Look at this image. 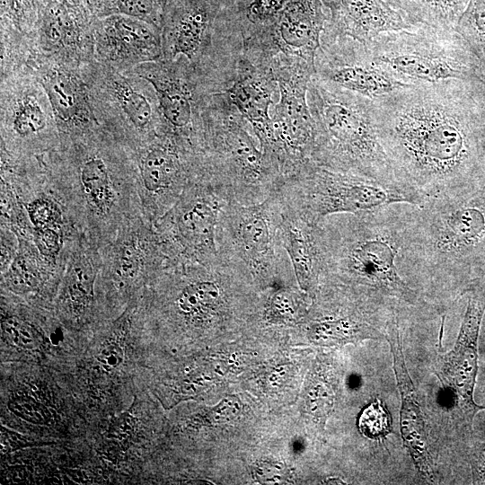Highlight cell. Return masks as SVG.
<instances>
[{
	"label": "cell",
	"instance_id": "cell-1",
	"mask_svg": "<svg viewBox=\"0 0 485 485\" xmlns=\"http://www.w3.org/2000/svg\"><path fill=\"white\" fill-rule=\"evenodd\" d=\"M398 180L427 198L485 185V84L412 85L373 100Z\"/></svg>",
	"mask_w": 485,
	"mask_h": 485
},
{
	"label": "cell",
	"instance_id": "cell-2",
	"mask_svg": "<svg viewBox=\"0 0 485 485\" xmlns=\"http://www.w3.org/2000/svg\"><path fill=\"white\" fill-rule=\"evenodd\" d=\"M411 206L398 203L358 213L331 215L319 223L322 283L363 288L409 306L422 295L401 276L410 234Z\"/></svg>",
	"mask_w": 485,
	"mask_h": 485
},
{
	"label": "cell",
	"instance_id": "cell-3",
	"mask_svg": "<svg viewBox=\"0 0 485 485\" xmlns=\"http://www.w3.org/2000/svg\"><path fill=\"white\" fill-rule=\"evenodd\" d=\"M404 269L429 287L463 294L485 278V185L411 206Z\"/></svg>",
	"mask_w": 485,
	"mask_h": 485
},
{
	"label": "cell",
	"instance_id": "cell-4",
	"mask_svg": "<svg viewBox=\"0 0 485 485\" xmlns=\"http://www.w3.org/2000/svg\"><path fill=\"white\" fill-rule=\"evenodd\" d=\"M307 103L313 124L312 161L334 171L402 183L379 139L373 100L314 74Z\"/></svg>",
	"mask_w": 485,
	"mask_h": 485
},
{
	"label": "cell",
	"instance_id": "cell-5",
	"mask_svg": "<svg viewBox=\"0 0 485 485\" xmlns=\"http://www.w3.org/2000/svg\"><path fill=\"white\" fill-rule=\"evenodd\" d=\"M205 177L226 203L252 205L278 191L284 181L263 153L249 122L225 93H212L198 138Z\"/></svg>",
	"mask_w": 485,
	"mask_h": 485
},
{
	"label": "cell",
	"instance_id": "cell-6",
	"mask_svg": "<svg viewBox=\"0 0 485 485\" xmlns=\"http://www.w3.org/2000/svg\"><path fill=\"white\" fill-rule=\"evenodd\" d=\"M277 192L285 207L312 224L334 214L392 204L419 206L428 198L402 183L334 171L312 160L287 178Z\"/></svg>",
	"mask_w": 485,
	"mask_h": 485
},
{
	"label": "cell",
	"instance_id": "cell-7",
	"mask_svg": "<svg viewBox=\"0 0 485 485\" xmlns=\"http://www.w3.org/2000/svg\"><path fill=\"white\" fill-rule=\"evenodd\" d=\"M367 47L377 63L409 85L452 80L485 84L478 59L454 29L420 26L386 32Z\"/></svg>",
	"mask_w": 485,
	"mask_h": 485
},
{
	"label": "cell",
	"instance_id": "cell-8",
	"mask_svg": "<svg viewBox=\"0 0 485 485\" xmlns=\"http://www.w3.org/2000/svg\"><path fill=\"white\" fill-rule=\"evenodd\" d=\"M280 211L276 191L257 204L226 203L219 216L218 255L242 269L260 286L278 284L294 274L278 236Z\"/></svg>",
	"mask_w": 485,
	"mask_h": 485
},
{
	"label": "cell",
	"instance_id": "cell-9",
	"mask_svg": "<svg viewBox=\"0 0 485 485\" xmlns=\"http://www.w3.org/2000/svg\"><path fill=\"white\" fill-rule=\"evenodd\" d=\"M82 74L98 122L134 152L165 127L155 91L146 79L95 60L83 66Z\"/></svg>",
	"mask_w": 485,
	"mask_h": 485
},
{
	"label": "cell",
	"instance_id": "cell-10",
	"mask_svg": "<svg viewBox=\"0 0 485 485\" xmlns=\"http://www.w3.org/2000/svg\"><path fill=\"white\" fill-rule=\"evenodd\" d=\"M327 14L321 0H287L269 22L242 31V54L276 75L315 74L314 59Z\"/></svg>",
	"mask_w": 485,
	"mask_h": 485
},
{
	"label": "cell",
	"instance_id": "cell-11",
	"mask_svg": "<svg viewBox=\"0 0 485 485\" xmlns=\"http://www.w3.org/2000/svg\"><path fill=\"white\" fill-rule=\"evenodd\" d=\"M217 6L212 0H166L161 26L163 59L184 57L205 76L229 85L241 55L219 42L242 51V43L216 39Z\"/></svg>",
	"mask_w": 485,
	"mask_h": 485
},
{
	"label": "cell",
	"instance_id": "cell-12",
	"mask_svg": "<svg viewBox=\"0 0 485 485\" xmlns=\"http://www.w3.org/2000/svg\"><path fill=\"white\" fill-rule=\"evenodd\" d=\"M2 148L25 157L49 153L61 136L45 88L28 67L0 76Z\"/></svg>",
	"mask_w": 485,
	"mask_h": 485
},
{
	"label": "cell",
	"instance_id": "cell-13",
	"mask_svg": "<svg viewBox=\"0 0 485 485\" xmlns=\"http://www.w3.org/2000/svg\"><path fill=\"white\" fill-rule=\"evenodd\" d=\"M129 71L153 85L167 128L198 149L206 106L212 93L222 86L184 57L144 63Z\"/></svg>",
	"mask_w": 485,
	"mask_h": 485
},
{
	"label": "cell",
	"instance_id": "cell-14",
	"mask_svg": "<svg viewBox=\"0 0 485 485\" xmlns=\"http://www.w3.org/2000/svg\"><path fill=\"white\" fill-rule=\"evenodd\" d=\"M225 204L204 178L186 187L162 226L168 262L207 263L217 258L216 227Z\"/></svg>",
	"mask_w": 485,
	"mask_h": 485
},
{
	"label": "cell",
	"instance_id": "cell-15",
	"mask_svg": "<svg viewBox=\"0 0 485 485\" xmlns=\"http://www.w3.org/2000/svg\"><path fill=\"white\" fill-rule=\"evenodd\" d=\"M96 18L82 0H40L29 65L43 58L82 67L93 61Z\"/></svg>",
	"mask_w": 485,
	"mask_h": 485
},
{
	"label": "cell",
	"instance_id": "cell-16",
	"mask_svg": "<svg viewBox=\"0 0 485 485\" xmlns=\"http://www.w3.org/2000/svg\"><path fill=\"white\" fill-rule=\"evenodd\" d=\"M314 66L321 79L371 100L412 86L377 63L366 45L349 37L321 34Z\"/></svg>",
	"mask_w": 485,
	"mask_h": 485
},
{
	"label": "cell",
	"instance_id": "cell-17",
	"mask_svg": "<svg viewBox=\"0 0 485 485\" xmlns=\"http://www.w3.org/2000/svg\"><path fill=\"white\" fill-rule=\"evenodd\" d=\"M307 72L281 74L276 77L278 101L270 115L276 159L284 181L312 160L313 124L307 103Z\"/></svg>",
	"mask_w": 485,
	"mask_h": 485
},
{
	"label": "cell",
	"instance_id": "cell-18",
	"mask_svg": "<svg viewBox=\"0 0 485 485\" xmlns=\"http://www.w3.org/2000/svg\"><path fill=\"white\" fill-rule=\"evenodd\" d=\"M463 295H467L466 309L453 348L439 357L437 376L454 394L455 403L467 425L485 410L474 401L478 374V340L485 313V282L476 281Z\"/></svg>",
	"mask_w": 485,
	"mask_h": 485
},
{
	"label": "cell",
	"instance_id": "cell-19",
	"mask_svg": "<svg viewBox=\"0 0 485 485\" xmlns=\"http://www.w3.org/2000/svg\"><path fill=\"white\" fill-rule=\"evenodd\" d=\"M94 60L128 72L163 58L161 29L144 21L113 14L94 22Z\"/></svg>",
	"mask_w": 485,
	"mask_h": 485
},
{
	"label": "cell",
	"instance_id": "cell-20",
	"mask_svg": "<svg viewBox=\"0 0 485 485\" xmlns=\"http://www.w3.org/2000/svg\"><path fill=\"white\" fill-rule=\"evenodd\" d=\"M45 88L60 136H75L99 126L82 67L49 59H36L28 66Z\"/></svg>",
	"mask_w": 485,
	"mask_h": 485
},
{
	"label": "cell",
	"instance_id": "cell-21",
	"mask_svg": "<svg viewBox=\"0 0 485 485\" xmlns=\"http://www.w3.org/2000/svg\"><path fill=\"white\" fill-rule=\"evenodd\" d=\"M277 92L278 84L273 74L252 65L242 54L225 93L251 125L260 149L280 172L276 159V143L269 114L273 96Z\"/></svg>",
	"mask_w": 485,
	"mask_h": 485
},
{
	"label": "cell",
	"instance_id": "cell-22",
	"mask_svg": "<svg viewBox=\"0 0 485 485\" xmlns=\"http://www.w3.org/2000/svg\"><path fill=\"white\" fill-rule=\"evenodd\" d=\"M385 331V340L390 344L393 370L401 400L400 428L403 445L413 461L418 474L422 480L432 482L435 479L434 463L428 449L425 419L406 366L396 314L388 320Z\"/></svg>",
	"mask_w": 485,
	"mask_h": 485
},
{
	"label": "cell",
	"instance_id": "cell-23",
	"mask_svg": "<svg viewBox=\"0 0 485 485\" xmlns=\"http://www.w3.org/2000/svg\"><path fill=\"white\" fill-rule=\"evenodd\" d=\"M329 10L322 34L368 45L381 34L417 28L387 0H321Z\"/></svg>",
	"mask_w": 485,
	"mask_h": 485
},
{
	"label": "cell",
	"instance_id": "cell-24",
	"mask_svg": "<svg viewBox=\"0 0 485 485\" xmlns=\"http://www.w3.org/2000/svg\"><path fill=\"white\" fill-rule=\"evenodd\" d=\"M280 203L279 242L288 256L299 287L315 296L322 275L319 224L306 221L285 207L281 200Z\"/></svg>",
	"mask_w": 485,
	"mask_h": 485
},
{
	"label": "cell",
	"instance_id": "cell-25",
	"mask_svg": "<svg viewBox=\"0 0 485 485\" xmlns=\"http://www.w3.org/2000/svg\"><path fill=\"white\" fill-rule=\"evenodd\" d=\"M40 5V0H1V75L31 62Z\"/></svg>",
	"mask_w": 485,
	"mask_h": 485
},
{
	"label": "cell",
	"instance_id": "cell-26",
	"mask_svg": "<svg viewBox=\"0 0 485 485\" xmlns=\"http://www.w3.org/2000/svg\"><path fill=\"white\" fill-rule=\"evenodd\" d=\"M416 27L454 29L469 0H387Z\"/></svg>",
	"mask_w": 485,
	"mask_h": 485
},
{
	"label": "cell",
	"instance_id": "cell-27",
	"mask_svg": "<svg viewBox=\"0 0 485 485\" xmlns=\"http://www.w3.org/2000/svg\"><path fill=\"white\" fill-rule=\"evenodd\" d=\"M94 279L91 261L85 256H76L69 265L65 285V298L75 311L84 310L92 302Z\"/></svg>",
	"mask_w": 485,
	"mask_h": 485
},
{
	"label": "cell",
	"instance_id": "cell-28",
	"mask_svg": "<svg viewBox=\"0 0 485 485\" xmlns=\"http://www.w3.org/2000/svg\"><path fill=\"white\" fill-rule=\"evenodd\" d=\"M454 30L468 44L485 75V0H469Z\"/></svg>",
	"mask_w": 485,
	"mask_h": 485
},
{
	"label": "cell",
	"instance_id": "cell-29",
	"mask_svg": "<svg viewBox=\"0 0 485 485\" xmlns=\"http://www.w3.org/2000/svg\"><path fill=\"white\" fill-rule=\"evenodd\" d=\"M164 2L162 0H100L96 16L120 14L161 29Z\"/></svg>",
	"mask_w": 485,
	"mask_h": 485
},
{
	"label": "cell",
	"instance_id": "cell-30",
	"mask_svg": "<svg viewBox=\"0 0 485 485\" xmlns=\"http://www.w3.org/2000/svg\"><path fill=\"white\" fill-rule=\"evenodd\" d=\"M305 307V297L298 290L286 287L269 297L266 317L273 322H294L301 317Z\"/></svg>",
	"mask_w": 485,
	"mask_h": 485
},
{
	"label": "cell",
	"instance_id": "cell-31",
	"mask_svg": "<svg viewBox=\"0 0 485 485\" xmlns=\"http://www.w3.org/2000/svg\"><path fill=\"white\" fill-rule=\"evenodd\" d=\"M357 427L366 437L384 439L392 431V418L381 399H375L363 408L357 419Z\"/></svg>",
	"mask_w": 485,
	"mask_h": 485
},
{
	"label": "cell",
	"instance_id": "cell-32",
	"mask_svg": "<svg viewBox=\"0 0 485 485\" xmlns=\"http://www.w3.org/2000/svg\"><path fill=\"white\" fill-rule=\"evenodd\" d=\"M39 278L36 259L30 251L21 250L10 266L9 284L18 291H28L37 286Z\"/></svg>",
	"mask_w": 485,
	"mask_h": 485
},
{
	"label": "cell",
	"instance_id": "cell-33",
	"mask_svg": "<svg viewBox=\"0 0 485 485\" xmlns=\"http://www.w3.org/2000/svg\"><path fill=\"white\" fill-rule=\"evenodd\" d=\"M144 260L140 246L133 238L125 240L116 252L115 272L122 280H132L137 277Z\"/></svg>",
	"mask_w": 485,
	"mask_h": 485
},
{
	"label": "cell",
	"instance_id": "cell-34",
	"mask_svg": "<svg viewBox=\"0 0 485 485\" xmlns=\"http://www.w3.org/2000/svg\"><path fill=\"white\" fill-rule=\"evenodd\" d=\"M8 409L18 418L29 423L44 425L51 419L48 409L28 395H16L8 401Z\"/></svg>",
	"mask_w": 485,
	"mask_h": 485
},
{
	"label": "cell",
	"instance_id": "cell-35",
	"mask_svg": "<svg viewBox=\"0 0 485 485\" xmlns=\"http://www.w3.org/2000/svg\"><path fill=\"white\" fill-rule=\"evenodd\" d=\"M2 332L4 338L16 347L35 349L40 345L39 336L32 327L14 317L2 322Z\"/></svg>",
	"mask_w": 485,
	"mask_h": 485
},
{
	"label": "cell",
	"instance_id": "cell-36",
	"mask_svg": "<svg viewBox=\"0 0 485 485\" xmlns=\"http://www.w3.org/2000/svg\"><path fill=\"white\" fill-rule=\"evenodd\" d=\"M287 0H253L247 8L246 18L255 27L269 22L285 6Z\"/></svg>",
	"mask_w": 485,
	"mask_h": 485
},
{
	"label": "cell",
	"instance_id": "cell-37",
	"mask_svg": "<svg viewBox=\"0 0 485 485\" xmlns=\"http://www.w3.org/2000/svg\"><path fill=\"white\" fill-rule=\"evenodd\" d=\"M28 213L35 229L57 227L60 219L58 208L48 199H36L28 206Z\"/></svg>",
	"mask_w": 485,
	"mask_h": 485
},
{
	"label": "cell",
	"instance_id": "cell-38",
	"mask_svg": "<svg viewBox=\"0 0 485 485\" xmlns=\"http://www.w3.org/2000/svg\"><path fill=\"white\" fill-rule=\"evenodd\" d=\"M34 242L43 256L54 258L61 249L62 235L57 227L35 229Z\"/></svg>",
	"mask_w": 485,
	"mask_h": 485
},
{
	"label": "cell",
	"instance_id": "cell-39",
	"mask_svg": "<svg viewBox=\"0 0 485 485\" xmlns=\"http://www.w3.org/2000/svg\"><path fill=\"white\" fill-rule=\"evenodd\" d=\"M97 359L105 368H116L123 362L124 348L119 341L110 340L101 347Z\"/></svg>",
	"mask_w": 485,
	"mask_h": 485
},
{
	"label": "cell",
	"instance_id": "cell-40",
	"mask_svg": "<svg viewBox=\"0 0 485 485\" xmlns=\"http://www.w3.org/2000/svg\"><path fill=\"white\" fill-rule=\"evenodd\" d=\"M472 483L485 484V443H475L469 453Z\"/></svg>",
	"mask_w": 485,
	"mask_h": 485
},
{
	"label": "cell",
	"instance_id": "cell-41",
	"mask_svg": "<svg viewBox=\"0 0 485 485\" xmlns=\"http://www.w3.org/2000/svg\"><path fill=\"white\" fill-rule=\"evenodd\" d=\"M134 428V419L129 413L119 416L110 426V434L112 437L124 439L129 436Z\"/></svg>",
	"mask_w": 485,
	"mask_h": 485
},
{
	"label": "cell",
	"instance_id": "cell-42",
	"mask_svg": "<svg viewBox=\"0 0 485 485\" xmlns=\"http://www.w3.org/2000/svg\"><path fill=\"white\" fill-rule=\"evenodd\" d=\"M27 445H30L27 440L21 436L19 434H15L10 430H6L5 428H2L1 431V445H2V451H7V450H14L16 448H20L22 446H26Z\"/></svg>",
	"mask_w": 485,
	"mask_h": 485
},
{
	"label": "cell",
	"instance_id": "cell-43",
	"mask_svg": "<svg viewBox=\"0 0 485 485\" xmlns=\"http://www.w3.org/2000/svg\"><path fill=\"white\" fill-rule=\"evenodd\" d=\"M483 282H485V278L482 279Z\"/></svg>",
	"mask_w": 485,
	"mask_h": 485
},
{
	"label": "cell",
	"instance_id": "cell-44",
	"mask_svg": "<svg viewBox=\"0 0 485 485\" xmlns=\"http://www.w3.org/2000/svg\"><path fill=\"white\" fill-rule=\"evenodd\" d=\"M163 2H165L166 0H162Z\"/></svg>",
	"mask_w": 485,
	"mask_h": 485
}]
</instances>
